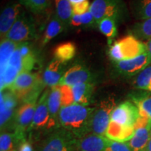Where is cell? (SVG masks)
<instances>
[{
  "label": "cell",
  "mask_w": 151,
  "mask_h": 151,
  "mask_svg": "<svg viewBox=\"0 0 151 151\" xmlns=\"http://www.w3.org/2000/svg\"><path fill=\"white\" fill-rule=\"evenodd\" d=\"M94 110V107L78 104L62 107L58 116V124L79 139L89 134V126Z\"/></svg>",
  "instance_id": "obj_1"
},
{
  "label": "cell",
  "mask_w": 151,
  "mask_h": 151,
  "mask_svg": "<svg viewBox=\"0 0 151 151\" xmlns=\"http://www.w3.org/2000/svg\"><path fill=\"white\" fill-rule=\"evenodd\" d=\"M140 117L139 109L131 101H125L116 106L113 111L110 121L125 127H134Z\"/></svg>",
  "instance_id": "obj_9"
},
{
  "label": "cell",
  "mask_w": 151,
  "mask_h": 151,
  "mask_svg": "<svg viewBox=\"0 0 151 151\" xmlns=\"http://www.w3.org/2000/svg\"><path fill=\"white\" fill-rule=\"evenodd\" d=\"M76 53V47L72 42L60 43L54 50V57L63 63L72 60Z\"/></svg>",
  "instance_id": "obj_26"
},
{
  "label": "cell",
  "mask_w": 151,
  "mask_h": 151,
  "mask_svg": "<svg viewBox=\"0 0 151 151\" xmlns=\"http://www.w3.org/2000/svg\"><path fill=\"white\" fill-rule=\"evenodd\" d=\"M18 43L9 40L8 39H3L1 40L0 47V60H1V71H3L6 67L9 59L16 50Z\"/></svg>",
  "instance_id": "obj_28"
},
{
  "label": "cell",
  "mask_w": 151,
  "mask_h": 151,
  "mask_svg": "<svg viewBox=\"0 0 151 151\" xmlns=\"http://www.w3.org/2000/svg\"><path fill=\"white\" fill-rule=\"evenodd\" d=\"M134 132V127H122L116 122L110 121L105 136L111 141L125 143L133 137Z\"/></svg>",
  "instance_id": "obj_19"
},
{
  "label": "cell",
  "mask_w": 151,
  "mask_h": 151,
  "mask_svg": "<svg viewBox=\"0 0 151 151\" xmlns=\"http://www.w3.org/2000/svg\"><path fill=\"white\" fill-rule=\"evenodd\" d=\"M69 26L73 27H80L83 26L82 20H81V15L73 14L71 17V19L70 20V23H69Z\"/></svg>",
  "instance_id": "obj_38"
},
{
  "label": "cell",
  "mask_w": 151,
  "mask_h": 151,
  "mask_svg": "<svg viewBox=\"0 0 151 151\" xmlns=\"http://www.w3.org/2000/svg\"><path fill=\"white\" fill-rule=\"evenodd\" d=\"M65 29H67V28L60 21V19L57 17L56 15H52L50 21L48 22L46 30H45L42 40V45L44 46V45L47 44L52 39H54L58 35L65 31Z\"/></svg>",
  "instance_id": "obj_23"
},
{
  "label": "cell",
  "mask_w": 151,
  "mask_h": 151,
  "mask_svg": "<svg viewBox=\"0 0 151 151\" xmlns=\"http://www.w3.org/2000/svg\"><path fill=\"white\" fill-rule=\"evenodd\" d=\"M81 17L83 27L86 28H92L94 27L95 25H97V22L95 21V19L92 16L90 11H88V12L81 15Z\"/></svg>",
  "instance_id": "obj_35"
},
{
  "label": "cell",
  "mask_w": 151,
  "mask_h": 151,
  "mask_svg": "<svg viewBox=\"0 0 151 151\" xmlns=\"http://www.w3.org/2000/svg\"><path fill=\"white\" fill-rule=\"evenodd\" d=\"M48 105L49 113H50V122L48 127V131L54 129L57 125H59L58 116L62 108L61 94H60L59 86L50 88L48 99Z\"/></svg>",
  "instance_id": "obj_18"
},
{
  "label": "cell",
  "mask_w": 151,
  "mask_h": 151,
  "mask_svg": "<svg viewBox=\"0 0 151 151\" xmlns=\"http://www.w3.org/2000/svg\"><path fill=\"white\" fill-rule=\"evenodd\" d=\"M55 15L66 28L69 26L71 17L73 16L72 6L69 0H55Z\"/></svg>",
  "instance_id": "obj_25"
},
{
  "label": "cell",
  "mask_w": 151,
  "mask_h": 151,
  "mask_svg": "<svg viewBox=\"0 0 151 151\" xmlns=\"http://www.w3.org/2000/svg\"><path fill=\"white\" fill-rule=\"evenodd\" d=\"M133 137L127 142L132 151H142L150 140L151 120L140 116L136 122Z\"/></svg>",
  "instance_id": "obj_12"
},
{
  "label": "cell",
  "mask_w": 151,
  "mask_h": 151,
  "mask_svg": "<svg viewBox=\"0 0 151 151\" xmlns=\"http://www.w3.org/2000/svg\"><path fill=\"white\" fill-rule=\"evenodd\" d=\"M20 141L14 133L1 132L0 136V151H17Z\"/></svg>",
  "instance_id": "obj_30"
},
{
  "label": "cell",
  "mask_w": 151,
  "mask_h": 151,
  "mask_svg": "<svg viewBox=\"0 0 151 151\" xmlns=\"http://www.w3.org/2000/svg\"><path fill=\"white\" fill-rule=\"evenodd\" d=\"M19 3L21 4L22 5H23L24 6H25L26 8L29 9L30 6V1L31 0H18Z\"/></svg>",
  "instance_id": "obj_40"
},
{
  "label": "cell",
  "mask_w": 151,
  "mask_h": 151,
  "mask_svg": "<svg viewBox=\"0 0 151 151\" xmlns=\"http://www.w3.org/2000/svg\"><path fill=\"white\" fill-rule=\"evenodd\" d=\"M129 98L139 109L141 117L151 120V94L148 92H134L129 94Z\"/></svg>",
  "instance_id": "obj_20"
},
{
  "label": "cell",
  "mask_w": 151,
  "mask_h": 151,
  "mask_svg": "<svg viewBox=\"0 0 151 151\" xmlns=\"http://www.w3.org/2000/svg\"><path fill=\"white\" fill-rule=\"evenodd\" d=\"M116 106V102L113 97L109 96L101 100L94 107L89 126V133L105 136L111 114Z\"/></svg>",
  "instance_id": "obj_4"
},
{
  "label": "cell",
  "mask_w": 151,
  "mask_h": 151,
  "mask_svg": "<svg viewBox=\"0 0 151 151\" xmlns=\"http://www.w3.org/2000/svg\"><path fill=\"white\" fill-rule=\"evenodd\" d=\"M37 36V29L32 16L23 11L12 26L5 39L20 43L32 40Z\"/></svg>",
  "instance_id": "obj_7"
},
{
  "label": "cell",
  "mask_w": 151,
  "mask_h": 151,
  "mask_svg": "<svg viewBox=\"0 0 151 151\" xmlns=\"http://www.w3.org/2000/svg\"><path fill=\"white\" fill-rule=\"evenodd\" d=\"M45 86L42 77L38 73L28 71L19 73L7 90H10L18 101L23 103L38 101Z\"/></svg>",
  "instance_id": "obj_2"
},
{
  "label": "cell",
  "mask_w": 151,
  "mask_h": 151,
  "mask_svg": "<svg viewBox=\"0 0 151 151\" xmlns=\"http://www.w3.org/2000/svg\"><path fill=\"white\" fill-rule=\"evenodd\" d=\"M18 99L10 90L1 92V129L14 121Z\"/></svg>",
  "instance_id": "obj_16"
},
{
  "label": "cell",
  "mask_w": 151,
  "mask_h": 151,
  "mask_svg": "<svg viewBox=\"0 0 151 151\" xmlns=\"http://www.w3.org/2000/svg\"><path fill=\"white\" fill-rule=\"evenodd\" d=\"M38 101H26L16 109L13 121L14 133L19 141L25 139L26 133L32 122Z\"/></svg>",
  "instance_id": "obj_8"
},
{
  "label": "cell",
  "mask_w": 151,
  "mask_h": 151,
  "mask_svg": "<svg viewBox=\"0 0 151 151\" xmlns=\"http://www.w3.org/2000/svg\"><path fill=\"white\" fill-rule=\"evenodd\" d=\"M131 33L140 41L151 39V18L135 23L132 26Z\"/></svg>",
  "instance_id": "obj_27"
},
{
  "label": "cell",
  "mask_w": 151,
  "mask_h": 151,
  "mask_svg": "<svg viewBox=\"0 0 151 151\" xmlns=\"http://www.w3.org/2000/svg\"><path fill=\"white\" fill-rule=\"evenodd\" d=\"M117 22H118V20L115 19L105 18L101 20L97 24L99 31L107 38L108 42L110 44L113 39L116 37L118 32Z\"/></svg>",
  "instance_id": "obj_29"
},
{
  "label": "cell",
  "mask_w": 151,
  "mask_h": 151,
  "mask_svg": "<svg viewBox=\"0 0 151 151\" xmlns=\"http://www.w3.org/2000/svg\"><path fill=\"white\" fill-rule=\"evenodd\" d=\"M94 76L86 67L75 65L66 70L60 81L59 86H73L83 83H93Z\"/></svg>",
  "instance_id": "obj_13"
},
{
  "label": "cell",
  "mask_w": 151,
  "mask_h": 151,
  "mask_svg": "<svg viewBox=\"0 0 151 151\" xmlns=\"http://www.w3.org/2000/svg\"><path fill=\"white\" fill-rule=\"evenodd\" d=\"M77 140L71 132L59 128L43 141L38 151H76Z\"/></svg>",
  "instance_id": "obj_5"
},
{
  "label": "cell",
  "mask_w": 151,
  "mask_h": 151,
  "mask_svg": "<svg viewBox=\"0 0 151 151\" xmlns=\"http://www.w3.org/2000/svg\"><path fill=\"white\" fill-rule=\"evenodd\" d=\"M71 87L74 96L75 104L89 106L91 103L92 94L94 90L93 83H83Z\"/></svg>",
  "instance_id": "obj_21"
},
{
  "label": "cell",
  "mask_w": 151,
  "mask_h": 151,
  "mask_svg": "<svg viewBox=\"0 0 151 151\" xmlns=\"http://www.w3.org/2000/svg\"><path fill=\"white\" fill-rule=\"evenodd\" d=\"M50 90V89L45 90L38 99L32 122L28 132H39L43 129L48 130L49 122H50V113H49L48 105V99Z\"/></svg>",
  "instance_id": "obj_10"
},
{
  "label": "cell",
  "mask_w": 151,
  "mask_h": 151,
  "mask_svg": "<svg viewBox=\"0 0 151 151\" xmlns=\"http://www.w3.org/2000/svg\"><path fill=\"white\" fill-rule=\"evenodd\" d=\"M65 71V63L54 58L45 69L42 79L46 86L52 88L59 86L60 81L63 76Z\"/></svg>",
  "instance_id": "obj_17"
},
{
  "label": "cell",
  "mask_w": 151,
  "mask_h": 151,
  "mask_svg": "<svg viewBox=\"0 0 151 151\" xmlns=\"http://www.w3.org/2000/svg\"><path fill=\"white\" fill-rule=\"evenodd\" d=\"M111 141L106 136L87 134L77 140L76 151H104Z\"/></svg>",
  "instance_id": "obj_15"
},
{
  "label": "cell",
  "mask_w": 151,
  "mask_h": 151,
  "mask_svg": "<svg viewBox=\"0 0 151 151\" xmlns=\"http://www.w3.org/2000/svg\"><path fill=\"white\" fill-rule=\"evenodd\" d=\"M146 48H147V52L149 55V58H150V65H151V39L147 40V42L146 43Z\"/></svg>",
  "instance_id": "obj_39"
},
{
  "label": "cell",
  "mask_w": 151,
  "mask_h": 151,
  "mask_svg": "<svg viewBox=\"0 0 151 151\" xmlns=\"http://www.w3.org/2000/svg\"><path fill=\"white\" fill-rule=\"evenodd\" d=\"M90 11L98 24L105 18H113L118 21L125 15L127 9L122 0H94Z\"/></svg>",
  "instance_id": "obj_6"
},
{
  "label": "cell",
  "mask_w": 151,
  "mask_h": 151,
  "mask_svg": "<svg viewBox=\"0 0 151 151\" xmlns=\"http://www.w3.org/2000/svg\"><path fill=\"white\" fill-rule=\"evenodd\" d=\"M147 51L146 44L129 35L115 41L109 48V56L113 62L134 58Z\"/></svg>",
  "instance_id": "obj_3"
},
{
  "label": "cell",
  "mask_w": 151,
  "mask_h": 151,
  "mask_svg": "<svg viewBox=\"0 0 151 151\" xmlns=\"http://www.w3.org/2000/svg\"><path fill=\"white\" fill-rule=\"evenodd\" d=\"M20 3H11L6 5L0 16V36L1 40L5 39L7 34L24 10Z\"/></svg>",
  "instance_id": "obj_14"
},
{
  "label": "cell",
  "mask_w": 151,
  "mask_h": 151,
  "mask_svg": "<svg viewBox=\"0 0 151 151\" xmlns=\"http://www.w3.org/2000/svg\"><path fill=\"white\" fill-rule=\"evenodd\" d=\"M60 94H61L62 107L68 106L75 104L74 96H73L72 87L64 85L59 86Z\"/></svg>",
  "instance_id": "obj_32"
},
{
  "label": "cell",
  "mask_w": 151,
  "mask_h": 151,
  "mask_svg": "<svg viewBox=\"0 0 151 151\" xmlns=\"http://www.w3.org/2000/svg\"><path fill=\"white\" fill-rule=\"evenodd\" d=\"M69 1L71 4V6H73V5L77 4H80V3L83 2V1H86V0H69Z\"/></svg>",
  "instance_id": "obj_42"
},
{
  "label": "cell",
  "mask_w": 151,
  "mask_h": 151,
  "mask_svg": "<svg viewBox=\"0 0 151 151\" xmlns=\"http://www.w3.org/2000/svg\"><path fill=\"white\" fill-rule=\"evenodd\" d=\"M150 139H151V128H150Z\"/></svg>",
  "instance_id": "obj_43"
},
{
  "label": "cell",
  "mask_w": 151,
  "mask_h": 151,
  "mask_svg": "<svg viewBox=\"0 0 151 151\" xmlns=\"http://www.w3.org/2000/svg\"><path fill=\"white\" fill-rule=\"evenodd\" d=\"M134 86L137 89L151 92V66H148L137 75Z\"/></svg>",
  "instance_id": "obj_31"
},
{
  "label": "cell",
  "mask_w": 151,
  "mask_h": 151,
  "mask_svg": "<svg viewBox=\"0 0 151 151\" xmlns=\"http://www.w3.org/2000/svg\"><path fill=\"white\" fill-rule=\"evenodd\" d=\"M130 7L134 16L138 20L151 18V0H131Z\"/></svg>",
  "instance_id": "obj_24"
},
{
  "label": "cell",
  "mask_w": 151,
  "mask_h": 151,
  "mask_svg": "<svg viewBox=\"0 0 151 151\" xmlns=\"http://www.w3.org/2000/svg\"><path fill=\"white\" fill-rule=\"evenodd\" d=\"M50 6V0H31L29 10L35 14L45 12Z\"/></svg>",
  "instance_id": "obj_33"
},
{
  "label": "cell",
  "mask_w": 151,
  "mask_h": 151,
  "mask_svg": "<svg viewBox=\"0 0 151 151\" xmlns=\"http://www.w3.org/2000/svg\"><path fill=\"white\" fill-rule=\"evenodd\" d=\"M17 151H35L34 150L33 146L30 141H27V139H24L23 140L20 141L19 143Z\"/></svg>",
  "instance_id": "obj_37"
},
{
  "label": "cell",
  "mask_w": 151,
  "mask_h": 151,
  "mask_svg": "<svg viewBox=\"0 0 151 151\" xmlns=\"http://www.w3.org/2000/svg\"><path fill=\"white\" fill-rule=\"evenodd\" d=\"M104 151H132L127 143L111 141L110 143Z\"/></svg>",
  "instance_id": "obj_34"
},
{
  "label": "cell",
  "mask_w": 151,
  "mask_h": 151,
  "mask_svg": "<svg viewBox=\"0 0 151 151\" xmlns=\"http://www.w3.org/2000/svg\"><path fill=\"white\" fill-rule=\"evenodd\" d=\"M90 4L88 0L83 1V2L77 4L72 6L73 14L77 15H82L85 13L88 12L90 11Z\"/></svg>",
  "instance_id": "obj_36"
},
{
  "label": "cell",
  "mask_w": 151,
  "mask_h": 151,
  "mask_svg": "<svg viewBox=\"0 0 151 151\" xmlns=\"http://www.w3.org/2000/svg\"><path fill=\"white\" fill-rule=\"evenodd\" d=\"M142 151H151V139H150L146 147L143 149Z\"/></svg>",
  "instance_id": "obj_41"
},
{
  "label": "cell",
  "mask_w": 151,
  "mask_h": 151,
  "mask_svg": "<svg viewBox=\"0 0 151 151\" xmlns=\"http://www.w3.org/2000/svg\"><path fill=\"white\" fill-rule=\"evenodd\" d=\"M113 63L119 73L124 76H134L139 74L141 71L148 67L149 65H150V61L148 52L146 51L132 59L122 60Z\"/></svg>",
  "instance_id": "obj_11"
},
{
  "label": "cell",
  "mask_w": 151,
  "mask_h": 151,
  "mask_svg": "<svg viewBox=\"0 0 151 151\" xmlns=\"http://www.w3.org/2000/svg\"><path fill=\"white\" fill-rule=\"evenodd\" d=\"M18 47L22 57L21 73L31 71L37 60L31 45L29 42H23L18 43Z\"/></svg>",
  "instance_id": "obj_22"
}]
</instances>
